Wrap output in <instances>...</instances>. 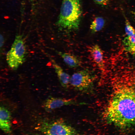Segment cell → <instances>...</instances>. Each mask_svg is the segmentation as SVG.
Here are the masks:
<instances>
[{
    "label": "cell",
    "mask_w": 135,
    "mask_h": 135,
    "mask_svg": "<svg viewBox=\"0 0 135 135\" xmlns=\"http://www.w3.org/2000/svg\"><path fill=\"white\" fill-rule=\"evenodd\" d=\"M4 40L3 37L1 34L0 36V47L1 48L2 47L4 44Z\"/></svg>",
    "instance_id": "15"
},
{
    "label": "cell",
    "mask_w": 135,
    "mask_h": 135,
    "mask_svg": "<svg viewBox=\"0 0 135 135\" xmlns=\"http://www.w3.org/2000/svg\"><path fill=\"white\" fill-rule=\"evenodd\" d=\"M105 23V20L102 17L97 16L95 18L90 25L91 33L94 34L100 31L104 27Z\"/></svg>",
    "instance_id": "12"
},
{
    "label": "cell",
    "mask_w": 135,
    "mask_h": 135,
    "mask_svg": "<svg viewBox=\"0 0 135 135\" xmlns=\"http://www.w3.org/2000/svg\"><path fill=\"white\" fill-rule=\"evenodd\" d=\"M66 64L70 68H76L80 66L81 62L80 60L74 55L68 53L57 52Z\"/></svg>",
    "instance_id": "10"
},
{
    "label": "cell",
    "mask_w": 135,
    "mask_h": 135,
    "mask_svg": "<svg viewBox=\"0 0 135 135\" xmlns=\"http://www.w3.org/2000/svg\"><path fill=\"white\" fill-rule=\"evenodd\" d=\"M41 130L45 135H76L75 129L62 120H58L44 125Z\"/></svg>",
    "instance_id": "5"
},
{
    "label": "cell",
    "mask_w": 135,
    "mask_h": 135,
    "mask_svg": "<svg viewBox=\"0 0 135 135\" xmlns=\"http://www.w3.org/2000/svg\"><path fill=\"white\" fill-rule=\"evenodd\" d=\"M125 31L126 36H130L135 34V29L129 21L124 15Z\"/></svg>",
    "instance_id": "13"
},
{
    "label": "cell",
    "mask_w": 135,
    "mask_h": 135,
    "mask_svg": "<svg viewBox=\"0 0 135 135\" xmlns=\"http://www.w3.org/2000/svg\"><path fill=\"white\" fill-rule=\"evenodd\" d=\"M104 116L108 123L120 129L135 126V89L125 87L116 91Z\"/></svg>",
    "instance_id": "1"
},
{
    "label": "cell",
    "mask_w": 135,
    "mask_h": 135,
    "mask_svg": "<svg viewBox=\"0 0 135 135\" xmlns=\"http://www.w3.org/2000/svg\"><path fill=\"white\" fill-rule=\"evenodd\" d=\"M52 66L57 75L59 81L62 86L67 88L70 84L71 76L65 72L62 68L53 59H51Z\"/></svg>",
    "instance_id": "9"
},
{
    "label": "cell",
    "mask_w": 135,
    "mask_h": 135,
    "mask_svg": "<svg viewBox=\"0 0 135 135\" xmlns=\"http://www.w3.org/2000/svg\"></svg>",
    "instance_id": "17"
},
{
    "label": "cell",
    "mask_w": 135,
    "mask_h": 135,
    "mask_svg": "<svg viewBox=\"0 0 135 135\" xmlns=\"http://www.w3.org/2000/svg\"><path fill=\"white\" fill-rule=\"evenodd\" d=\"M130 13L135 20V11H132L130 12Z\"/></svg>",
    "instance_id": "16"
},
{
    "label": "cell",
    "mask_w": 135,
    "mask_h": 135,
    "mask_svg": "<svg viewBox=\"0 0 135 135\" xmlns=\"http://www.w3.org/2000/svg\"><path fill=\"white\" fill-rule=\"evenodd\" d=\"M122 42L124 50L130 54L135 55V34L126 36Z\"/></svg>",
    "instance_id": "11"
},
{
    "label": "cell",
    "mask_w": 135,
    "mask_h": 135,
    "mask_svg": "<svg viewBox=\"0 0 135 135\" xmlns=\"http://www.w3.org/2000/svg\"><path fill=\"white\" fill-rule=\"evenodd\" d=\"M95 78L88 70H82L72 75L70 84L76 90L86 93H92L93 91Z\"/></svg>",
    "instance_id": "4"
},
{
    "label": "cell",
    "mask_w": 135,
    "mask_h": 135,
    "mask_svg": "<svg viewBox=\"0 0 135 135\" xmlns=\"http://www.w3.org/2000/svg\"><path fill=\"white\" fill-rule=\"evenodd\" d=\"M94 0L96 4L102 6H105L108 5L110 2V0Z\"/></svg>",
    "instance_id": "14"
},
{
    "label": "cell",
    "mask_w": 135,
    "mask_h": 135,
    "mask_svg": "<svg viewBox=\"0 0 135 135\" xmlns=\"http://www.w3.org/2000/svg\"><path fill=\"white\" fill-rule=\"evenodd\" d=\"M86 104L78 102L74 99L50 97L44 102V107L46 110L50 111L62 106L70 105H79Z\"/></svg>",
    "instance_id": "6"
},
{
    "label": "cell",
    "mask_w": 135,
    "mask_h": 135,
    "mask_svg": "<svg viewBox=\"0 0 135 135\" xmlns=\"http://www.w3.org/2000/svg\"><path fill=\"white\" fill-rule=\"evenodd\" d=\"M82 15L80 0H63L56 24L61 30H77L79 27Z\"/></svg>",
    "instance_id": "2"
},
{
    "label": "cell",
    "mask_w": 135,
    "mask_h": 135,
    "mask_svg": "<svg viewBox=\"0 0 135 135\" xmlns=\"http://www.w3.org/2000/svg\"><path fill=\"white\" fill-rule=\"evenodd\" d=\"M90 55L94 62L101 69L104 66L103 52L97 44L90 46L89 49Z\"/></svg>",
    "instance_id": "8"
},
{
    "label": "cell",
    "mask_w": 135,
    "mask_h": 135,
    "mask_svg": "<svg viewBox=\"0 0 135 135\" xmlns=\"http://www.w3.org/2000/svg\"><path fill=\"white\" fill-rule=\"evenodd\" d=\"M26 54L24 38L21 34H17L6 54V60L8 66L13 70L16 69L24 62Z\"/></svg>",
    "instance_id": "3"
},
{
    "label": "cell",
    "mask_w": 135,
    "mask_h": 135,
    "mask_svg": "<svg viewBox=\"0 0 135 135\" xmlns=\"http://www.w3.org/2000/svg\"><path fill=\"white\" fill-rule=\"evenodd\" d=\"M11 115L10 112L3 106L0 108V127L4 132H11Z\"/></svg>",
    "instance_id": "7"
}]
</instances>
